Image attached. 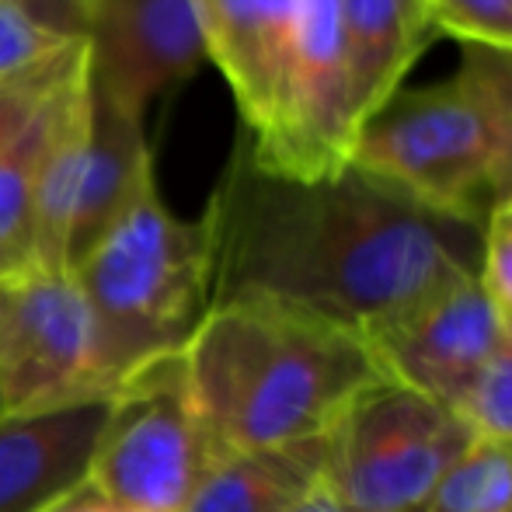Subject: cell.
Wrapping results in <instances>:
<instances>
[{
  "mask_svg": "<svg viewBox=\"0 0 512 512\" xmlns=\"http://www.w3.org/2000/svg\"><path fill=\"white\" fill-rule=\"evenodd\" d=\"M213 304L269 297L370 335L478 276L481 227L418 203L356 164L293 182L251 161L244 136L209 199Z\"/></svg>",
  "mask_w": 512,
  "mask_h": 512,
  "instance_id": "obj_1",
  "label": "cell"
},
{
  "mask_svg": "<svg viewBox=\"0 0 512 512\" xmlns=\"http://www.w3.org/2000/svg\"><path fill=\"white\" fill-rule=\"evenodd\" d=\"M182 359L220 460L324 436L380 377L359 331L269 297L213 304Z\"/></svg>",
  "mask_w": 512,
  "mask_h": 512,
  "instance_id": "obj_2",
  "label": "cell"
},
{
  "mask_svg": "<svg viewBox=\"0 0 512 512\" xmlns=\"http://www.w3.org/2000/svg\"><path fill=\"white\" fill-rule=\"evenodd\" d=\"M74 276L95 314L115 387L136 366L182 352L206 317L213 300L206 220L171 213L150 175Z\"/></svg>",
  "mask_w": 512,
  "mask_h": 512,
  "instance_id": "obj_3",
  "label": "cell"
},
{
  "mask_svg": "<svg viewBox=\"0 0 512 512\" xmlns=\"http://www.w3.org/2000/svg\"><path fill=\"white\" fill-rule=\"evenodd\" d=\"M495 133L464 74L398 88L352 143V164L418 203L485 227L492 213Z\"/></svg>",
  "mask_w": 512,
  "mask_h": 512,
  "instance_id": "obj_4",
  "label": "cell"
},
{
  "mask_svg": "<svg viewBox=\"0 0 512 512\" xmlns=\"http://www.w3.org/2000/svg\"><path fill=\"white\" fill-rule=\"evenodd\" d=\"M216 460L185 359L171 352L112 387L88 481L119 512H182Z\"/></svg>",
  "mask_w": 512,
  "mask_h": 512,
  "instance_id": "obj_5",
  "label": "cell"
},
{
  "mask_svg": "<svg viewBox=\"0 0 512 512\" xmlns=\"http://www.w3.org/2000/svg\"><path fill=\"white\" fill-rule=\"evenodd\" d=\"M471 443L457 411L380 373L328 429L324 485L352 512H408Z\"/></svg>",
  "mask_w": 512,
  "mask_h": 512,
  "instance_id": "obj_6",
  "label": "cell"
},
{
  "mask_svg": "<svg viewBox=\"0 0 512 512\" xmlns=\"http://www.w3.org/2000/svg\"><path fill=\"white\" fill-rule=\"evenodd\" d=\"M359 133L338 0H304L262 129L244 133L251 161L293 182H321L352 164Z\"/></svg>",
  "mask_w": 512,
  "mask_h": 512,
  "instance_id": "obj_7",
  "label": "cell"
},
{
  "mask_svg": "<svg viewBox=\"0 0 512 512\" xmlns=\"http://www.w3.org/2000/svg\"><path fill=\"white\" fill-rule=\"evenodd\" d=\"M112 394L95 314L74 272L25 269L0 283L4 415L81 405Z\"/></svg>",
  "mask_w": 512,
  "mask_h": 512,
  "instance_id": "obj_8",
  "label": "cell"
},
{
  "mask_svg": "<svg viewBox=\"0 0 512 512\" xmlns=\"http://www.w3.org/2000/svg\"><path fill=\"white\" fill-rule=\"evenodd\" d=\"M509 314L488 297L478 276L436 293L411 314L370 331L377 370L411 391L457 411L474 380L502 349Z\"/></svg>",
  "mask_w": 512,
  "mask_h": 512,
  "instance_id": "obj_9",
  "label": "cell"
},
{
  "mask_svg": "<svg viewBox=\"0 0 512 512\" xmlns=\"http://www.w3.org/2000/svg\"><path fill=\"white\" fill-rule=\"evenodd\" d=\"M84 39L91 84L136 119L209 60L192 0H88Z\"/></svg>",
  "mask_w": 512,
  "mask_h": 512,
  "instance_id": "obj_10",
  "label": "cell"
},
{
  "mask_svg": "<svg viewBox=\"0 0 512 512\" xmlns=\"http://www.w3.org/2000/svg\"><path fill=\"white\" fill-rule=\"evenodd\" d=\"M108 398L0 415V512H42L88 481Z\"/></svg>",
  "mask_w": 512,
  "mask_h": 512,
  "instance_id": "obj_11",
  "label": "cell"
},
{
  "mask_svg": "<svg viewBox=\"0 0 512 512\" xmlns=\"http://www.w3.org/2000/svg\"><path fill=\"white\" fill-rule=\"evenodd\" d=\"M206 56L234 91L244 133L262 129L304 0H192Z\"/></svg>",
  "mask_w": 512,
  "mask_h": 512,
  "instance_id": "obj_12",
  "label": "cell"
},
{
  "mask_svg": "<svg viewBox=\"0 0 512 512\" xmlns=\"http://www.w3.org/2000/svg\"><path fill=\"white\" fill-rule=\"evenodd\" d=\"M150 175H154V157L143 133V119L122 112L91 84L88 150H84L74 227H70V272H77V265L102 241V234L119 220V213Z\"/></svg>",
  "mask_w": 512,
  "mask_h": 512,
  "instance_id": "obj_13",
  "label": "cell"
},
{
  "mask_svg": "<svg viewBox=\"0 0 512 512\" xmlns=\"http://www.w3.org/2000/svg\"><path fill=\"white\" fill-rule=\"evenodd\" d=\"M359 126L377 112L436 39L425 0H338Z\"/></svg>",
  "mask_w": 512,
  "mask_h": 512,
  "instance_id": "obj_14",
  "label": "cell"
},
{
  "mask_svg": "<svg viewBox=\"0 0 512 512\" xmlns=\"http://www.w3.org/2000/svg\"><path fill=\"white\" fill-rule=\"evenodd\" d=\"M328 432L269 450L234 453L213 464L182 512H290L324 481Z\"/></svg>",
  "mask_w": 512,
  "mask_h": 512,
  "instance_id": "obj_15",
  "label": "cell"
},
{
  "mask_svg": "<svg viewBox=\"0 0 512 512\" xmlns=\"http://www.w3.org/2000/svg\"><path fill=\"white\" fill-rule=\"evenodd\" d=\"M91 74V60L39 108L25 133L0 150V283L35 265V199L39 178L77 91Z\"/></svg>",
  "mask_w": 512,
  "mask_h": 512,
  "instance_id": "obj_16",
  "label": "cell"
},
{
  "mask_svg": "<svg viewBox=\"0 0 512 512\" xmlns=\"http://www.w3.org/2000/svg\"><path fill=\"white\" fill-rule=\"evenodd\" d=\"M408 512H512V453L474 439Z\"/></svg>",
  "mask_w": 512,
  "mask_h": 512,
  "instance_id": "obj_17",
  "label": "cell"
},
{
  "mask_svg": "<svg viewBox=\"0 0 512 512\" xmlns=\"http://www.w3.org/2000/svg\"><path fill=\"white\" fill-rule=\"evenodd\" d=\"M457 70L478 91L495 133L492 209L512 206V53L485 46H464Z\"/></svg>",
  "mask_w": 512,
  "mask_h": 512,
  "instance_id": "obj_18",
  "label": "cell"
},
{
  "mask_svg": "<svg viewBox=\"0 0 512 512\" xmlns=\"http://www.w3.org/2000/svg\"><path fill=\"white\" fill-rule=\"evenodd\" d=\"M88 63V39L70 42L60 53L35 60L21 70L0 77V150L25 133L39 108Z\"/></svg>",
  "mask_w": 512,
  "mask_h": 512,
  "instance_id": "obj_19",
  "label": "cell"
},
{
  "mask_svg": "<svg viewBox=\"0 0 512 512\" xmlns=\"http://www.w3.org/2000/svg\"><path fill=\"white\" fill-rule=\"evenodd\" d=\"M457 415L474 439L512 453V317L506 342L457 405Z\"/></svg>",
  "mask_w": 512,
  "mask_h": 512,
  "instance_id": "obj_20",
  "label": "cell"
},
{
  "mask_svg": "<svg viewBox=\"0 0 512 512\" xmlns=\"http://www.w3.org/2000/svg\"><path fill=\"white\" fill-rule=\"evenodd\" d=\"M436 32L512 53V0H425Z\"/></svg>",
  "mask_w": 512,
  "mask_h": 512,
  "instance_id": "obj_21",
  "label": "cell"
},
{
  "mask_svg": "<svg viewBox=\"0 0 512 512\" xmlns=\"http://www.w3.org/2000/svg\"><path fill=\"white\" fill-rule=\"evenodd\" d=\"M70 42L81 39H70V35L49 28L25 0H0V77L35 60H46Z\"/></svg>",
  "mask_w": 512,
  "mask_h": 512,
  "instance_id": "obj_22",
  "label": "cell"
},
{
  "mask_svg": "<svg viewBox=\"0 0 512 512\" xmlns=\"http://www.w3.org/2000/svg\"><path fill=\"white\" fill-rule=\"evenodd\" d=\"M478 279L488 297L512 317V206H499L485 216Z\"/></svg>",
  "mask_w": 512,
  "mask_h": 512,
  "instance_id": "obj_23",
  "label": "cell"
},
{
  "mask_svg": "<svg viewBox=\"0 0 512 512\" xmlns=\"http://www.w3.org/2000/svg\"><path fill=\"white\" fill-rule=\"evenodd\" d=\"M49 28L70 35V39H84V25H88V0H25Z\"/></svg>",
  "mask_w": 512,
  "mask_h": 512,
  "instance_id": "obj_24",
  "label": "cell"
},
{
  "mask_svg": "<svg viewBox=\"0 0 512 512\" xmlns=\"http://www.w3.org/2000/svg\"><path fill=\"white\" fill-rule=\"evenodd\" d=\"M42 512H119V509H115L91 481H84V485H77L74 492H67L60 502H53V506Z\"/></svg>",
  "mask_w": 512,
  "mask_h": 512,
  "instance_id": "obj_25",
  "label": "cell"
},
{
  "mask_svg": "<svg viewBox=\"0 0 512 512\" xmlns=\"http://www.w3.org/2000/svg\"><path fill=\"white\" fill-rule=\"evenodd\" d=\"M290 512H352V509L345 506V502L338 499V495L331 492V488L321 481V485L310 488V492H307L304 499H300Z\"/></svg>",
  "mask_w": 512,
  "mask_h": 512,
  "instance_id": "obj_26",
  "label": "cell"
},
{
  "mask_svg": "<svg viewBox=\"0 0 512 512\" xmlns=\"http://www.w3.org/2000/svg\"><path fill=\"white\" fill-rule=\"evenodd\" d=\"M0 415H4V401H0Z\"/></svg>",
  "mask_w": 512,
  "mask_h": 512,
  "instance_id": "obj_27",
  "label": "cell"
}]
</instances>
